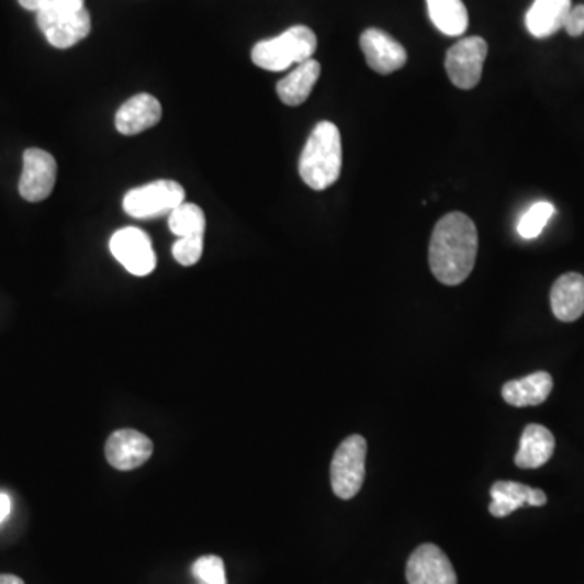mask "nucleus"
I'll list each match as a JSON object with an SVG mask.
<instances>
[{
	"label": "nucleus",
	"instance_id": "1",
	"mask_svg": "<svg viewBox=\"0 0 584 584\" xmlns=\"http://www.w3.org/2000/svg\"><path fill=\"white\" fill-rule=\"evenodd\" d=\"M478 227L464 213H448L434 227L429 265L434 277L447 287H458L470 278L478 258Z\"/></svg>",
	"mask_w": 584,
	"mask_h": 584
},
{
	"label": "nucleus",
	"instance_id": "2",
	"mask_svg": "<svg viewBox=\"0 0 584 584\" xmlns=\"http://www.w3.org/2000/svg\"><path fill=\"white\" fill-rule=\"evenodd\" d=\"M341 134L333 122H318L302 149L299 175L311 189L322 192L341 176Z\"/></svg>",
	"mask_w": 584,
	"mask_h": 584
},
{
	"label": "nucleus",
	"instance_id": "3",
	"mask_svg": "<svg viewBox=\"0 0 584 584\" xmlns=\"http://www.w3.org/2000/svg\"><path fill=\"white\" fill-rule=\"evenodd\" d=\"M317 50V36L308 26L295 25L283 35L257 43L252 49V60L260 69L283 72L292 64L312 59Z\"/></svg>",
	"mask_w": 584,
	"mask_h": 584
},
{
	"label": "nucleus",
	"instance_id": "4",
	"mask_svg": "<svg viewBox=\"0 0 584 584\" xmlns=\"http://www.w3.org/2000/svg\"><path fill=\"white\" fill-rule=\"evenodd\" d=\"M367 440L362 436L345 438L336 448L329 478L336 497L351 501L362 488L366 479Z\"/></svg>",
	"mask_w": 584,
	"mask_h": 584
},
{
	"label": "nucleus",
	"instance_id": "5",
	"mask_svg": "<svg viewBox=\"0 0 584 584\" xmlns=\"http://www.w3.org/2000/svg\"><path fill=\"white\" fill-rule=\"evenodd\" d=\"M186 190L176 181H156L131 190L124 196V212L132 218L146 220L171 213L182 205Z\"/></svg>",
	"mask_w": 584,
	"mask_h": 584
},
{
	"label": "nucleus",
	"instance_id": "6",
	"mask_svg": "<svg viewBox=\"0 0 584 584\" xmlns=\"http://www.w3.org/2000/svg\"><path fill=\"white\" fill-rule=\"evenodd\" d=\"M488 46L481 36L463 37L445 57L448 78L460 90H473L481 81Z\"/></svg>",
	"mask_w": 584,
	"mask_h": 584
},
{
	"label": "nucleus",
	"instance_id": "7",
	"mask_svg": "<svg viewBox=\"0 0 584 584\" xmlns=\"http://www.w3.org/2000/svg\"><path fill=\"white\" fill-rule=\"evenodd\" d=\"M111 252L135 277H146L156 268V254L145 231L124 227L111 237Z\"/></svg>",
	"mask_w": 584,
	"mask_h": 584
},
{
	"label": "nucleus",
	"instance_id": "8",
	"mask_svg": "<svg viewBox=\"0 0 584 584\" xmlns=\"http://www.w3.org/2000/svg\"><path fill=\"white\" fill-rule=\"evenodd\" d=\"M57 179V162L50 153L30 148L23 153V172L19 190L26 202H43L53 193Z\"/></svg>",
	"mask_w": 584,
	"mask_h": 584
},
{
	"label": "nucleus",
	"instance_id": "9",
	"mask_svg": "<svg viewBox=\"0 0 584 584\" xmlns=\"http://www.w3.org/2000/svg\"><path fill=\"white\" fill-rule=\"evenodd\" d=\"M406 579L409 584H458L450 559L436 544L419 546L411 553Z\"/></svg>",
	"mask_w": 584,
	"mask_h": 584
},
{
	"label": "nucleus",
	"instance_id": "10",
	"mask_svg": "<svg viewBox=\"0 0 584 584\" xmlns=\"http://www.w3.org/2000/svg\"><path fill=\"white\" fill-rule=\"evenodd\" d=\"M104 450L112 468L119 471H132L151 458L153 441L138 430L121 429L108 438Z\"/></svg>",
	"mask_w": 584,
	"mask_h": 584
},
{
	"label": "nucleus",
	"instance_id": "11",
	"mask_svg": "<svg viewBox=\"0 0 584 584\" xmlns=\"http://www.w3.org/2000/svg\"><path fill=\"white\" fill-rule=\"evenodd\" d=\"M361 49L370 69L380 75H390L403 69L407 60L403 44L379 29H369L362 33Z\"/></svg>",
	"mask_w": 584,
	"mask_h": 584
},
{
	"label": "nucleus",
	"instance_id": "12",
	"mask_svg": "<svg viewBox=\"0 0 584 584\" xmlns=\"http://www.w3.org/2000/svg\"><path fill=\"white\" fill-rule=\"evenodd\" d=\"M492 504L488 512L495 518H505L513 512L521 508L523 505L529 507H544L548 504V495L541 488H532L529 485L519 484L513 481H497L491 488Z\"/></svg>",
	"mask_w": 584,
	"mask_h": 584
},
{
	"label": "nucleus",
	"instance_id": "13",
	"mask_svg": "<svg viewBox=\"0 0 584 584\" xmlns=\"http://www.w3.org/2000/svg\"><path fill=\"white\" fill-rule=\"evenodd\" d=\"M162 108L155 97L148 93L135 94L125 101L115 114V128L122 135H137L155 127L161 121Z\"/></svg>",
	"mask_w": 584,
	"mask_h": 584
},
{
	"label": "nucleus",
	"instance_id": "14",
	"mask_svg": "<svg viewBox=\"0 0 584 584\" xmlns=\"http://www.w3.org/2000/svg\"><path fill=\"white\" fill-rule=\"evenodd\" d=\"M553 315L562 322H575L584 314V277L565 273L553 283L550 291Z\"/></svg>",
	"mask_w": 584,
	"mask_h": 584
},
{
	"label": "nucleus",
	"instance_id": "15",
	"mask_svg": "<svg viewBox=\"0 0 584 584\" xmlns=\"http://www.w3.org/2000/svg\"><path fill=\"white\" fill-rule=\"evenodd\" d=\"M553 450H555V438L548 427L529 424L519 441L515 464L521 470H538L552 458Z\"/></svg>",
	"mask_w": 584,
	"mask_h": 584
},
{
	"label": "nucleus",
	"instance_id": "16",
	"mask_svg": "<svg viewBox=\"0 0 584 584\" xmlns=\"http://www.w3.org/2000/svg\"><path fill=\"white\" fill-rule=\"evenodd\" d=\"M570 10L572 0H535L526 13V29L539 40L555 35L565 25Z\"/></svg>",
	"mask_w": 584,
	"mask_h": 584
},
{
	"label": "nucleus",
	"instance_id": "17",
	"mask_svg": "<svg viewBox=\"0 0 584 584\" xmlns=\"http://www.w3.org/2000/svg\"><path fill=\"white\" fill-rule=\"evenodd\" d=\"M553 380L548 372H535L525 379L512 380L502 389L505 402L515 407L539 406L549 398Z\"/></svg>",
	"mask_w": 584,
	"mask_h": 584
},
{
	"label": "nucleus",
	"instance_id": "18",
	"mask_svg": "<svg viewBox=\"0 0 584 584\" xmlns=\"http://www.w3.org/2000/svg\"><path fill=\"white\" fill-rule=\"evenodd\" d=\"M321 72L322 67L317 60L308 59L299 64L288 77L278 81V97L288 106H301L311 97Z\"/></svg>",
	"mask_w": 584,
	"mask_h": 584
},
{
	"label": "nucleus",
	"instance_id": "19",
	"mask_svg": "<svg viewBox=\"0 0 584 584\" xmlns=\"http://www.w3.org/2000/svg\"><path fill=\"white\" fill-rule=\"evenodd\" d=\"M430 20L438 32L461 36L470 26V15L463 0H427Z\"/></svg>",
	"mask_w": 584,
	"mask_h": 584
},
{
	"label": "nucleus",
	"instance_id": "20",
	"mask_svg": "<svg viewBox=\"0 0 584 584\" xmlns=\"http://www.w3.org/2000/svg\"><path fill=\"white\" fill-rule=\"evenodd\" d=\"M91 32V15L87 7L75 13L70 19L64 20L59 25L53 26L44 33L47 43L57 49H69L75 44L80 43Z\"/></svg>",
	"mask_w": 584,
	"mask_h": 584
},
{
	"label": "nucleus",
	"instance_id": "21",
	"mask_svg": "<svg viewBox=\"0 0 584 584\" xmlns=\"http://www.w3.org/2000/svg\"><path fill=\"white\" fill-rule=\"evenodd\" d=\"M169 229L178 237L205 236V213L199 205L183 202L169 213Z\"/></svg>",
	"mask_w": 584,
	"mask_h": 584
},
{
	"label": "nucleus",
	"instance_id": "22",
	"mask_svg": "<svg viewBox=\"0 0 584 584\" xmlns=\"http://www.w3.org/2000/svg\"><path fill=\"white\" fill-rule=\"evenodd\" d=\"M81 9H85V0H46L37 9V26H40L41 32L46 33L47 30L80 12Z\"/></svg>",
	"mask_w": 584,
	"mask_h": 584
},
{
	"label": "nucleus",
	"instance_id": "23",
	"mask_svg": "<svg viewBox=\"0 0 584 584\" xmlns=\"http://www.w3.org/2000/svg\"><path fill=\"white\" fill-rule=\"evenodd\" d=\"M555 209L552 203L538 202L521 216L518 223V234L523 239H536L541 236L544 227L548 226L550 218H552Z\"/></svg>",
	"mask_w": 584,
	"mask_h": 584
},
{
	"label": "nucleus",
	"instance_id": "24",
	"mask_svg": "<svg viewBox=\"0 0 584 584\" xmlns=\"http://www.w3.org/2000/svg\"><path fill=\"white\" fill-rule=\"evenodd\" d=\"M192 572L202 584H226V572H224V563L220 557H200L193 563Z\"/></svg>",
	"mask_w": 584,
	"mask_h": 584
},
{
	"label": "nucleus",
	"instance_id": "25",
	"mask_svg": "<svg viewBox=\"0 0 584 584\" xmlns=\"http://www.w3.org/2000/svg\"><path fill=\"white\" fill-rule=\"evenodd\" d=\"M203 237L205 236H202V234H199V236L179 237L178 243L172 247V256L183 267H192V265L199 263L203 254Z\"/></svg>",
	"mask_w": 584,
	"mask_h": 584
},
{
	"label": "nucleus",
	"instance_id": "26",
	"mask_svg": "<svg viewBox=\"0 0 584 584\" xmlns=\"http://www.w3.org/2000/svg\"><path fill=\"white\" fill-rule=\"evenodd\" d=\"M563 29H565V32L573 37L584 35V5L572 7L569 15H566Z\"/></svg>",
	"mask_w": 584,
	"mask_h": 584
},
{
	"label": "nucleus",
	"instance_id": "27",
	"mask_svg": "<svg viewBox=\"0 0 584 584\" xmlns=\"http://www.w3.org/2000/svg\"><path fill=\"white\" fill-rule=\"evenodd\" d=\"M10 510H12V501H10L9 495L0 494V525L10 515Z\"/></svg>",
	"mask_w": 584,
	"mask_h": 584
},
{
	"label": "nucleus",
	"instance_id": "28",
	"mask_svg": "<svg viewBox=\"0 0 584 584\" xmlns=\"http://www.w3.org/2000/svg\"><path fill=\"white\" fill-rule=\"evenodd\" d=\"M44 2H46V0H19L20 5H22L23 9L30 10V12H37V9H40Z\"/></svg>",
	"mask_w": 584,
	"mask_h": 584
},
{
	"label": "nucleus",
	"instance_id": "29",
	"mask_svg": "<svg viewBox=\"0 0 584 584\" xmlns=\"http://www.w3.org/2000/svg\"><path fill=\"white\" fill-rule=\"evenodd\" d=\"M0 584H25V582L15 575H0Z\"/></svg>",
	"mask_w": 584,
	"mask_h": 584
}]
</instances>
